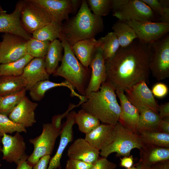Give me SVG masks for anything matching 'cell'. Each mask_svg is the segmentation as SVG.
I'll use <instances>...</instances> for the list:
<instances>
[{
    "label": "cell",
    "instance_id": "cell-48",
    "mask_svg": "<svg viewBox=\"0 0 169 169\" xmlns=\"http://www.w3.org/2000/svg\"><path fill=\"white\" fill-rule=\"evenodd\" d=\"M169 116L161 120L159 125V130L160 131L169 134Z\"/></svg>",
    "mask_w": 169,
    "mask_h": 169
},
{
    "label": "cell",
    "instance_id": "cell-14",
    "mask_svg": "<svg viewBox=\"0 0 169 169\" xmlns=\"http://www.w3.org/2000/svg\"><path fill=\"white\" fill-rule=\"evenodd\" d=\"M105 60L99 42L94 52L89 66L91 71L85 91V97L92 92L98 91L104 82L106 77Z\"/></svg>",
    "mask_w": 169,
    "mask_h": 169
},
{
    "label": "cell",
    "instance_id": "cell-7",
    "mask_svg": "<svg viewBox=\"0 0 169 169\" xmlns=\"http://www.w3.org/2000/svg\"><path fill=\"white\" fill-rule=\"evenodd\" d=\"M20 20L24 28L31 34L53 21L46 11L33 0H22Z\"/></svg>",
    "mask_w": 169,
    "mask_h": 169
},
{
    "label": "cell",
    "instance_id": "cell-41",
    "mask_svg": "<svg viewBox=\"0 0 169 169\" xmlns=\"http://www.w3.org/2000/svg\"><path fill=\"white\" fill-rule=\"evenodd\" d=\"M93 164L83 161L69 158L66 164V169H90Z\"/></svg>",
    "mask_w": 169,
    "mask_h": 169
},
{
    "label": "cell",
    "instance_id": "cell-24",
    "mask_svg": "<svg viewBox=\"0 0 169 169\" xmlns=\"http://www.w3.org/2000/svg\"><path fill=\"white\" fill-rule=\"evenodd\" d=\"M99 43L98 40L95 38L86 39L75 43L71 48L80 62L88 68L94 52Z\"/></svg>",
    "mask_w": 169,
    "mask_h": 169
},
{
    "label": "cell",
    "instance_id": "cell-30",
    "mask_svg": "<svg viewBox=\"0 0 169 169\" xmlns=\"http://www.w3.org/2000/svg\"><path fill=\"white\" fill-rule=\"evenodd\" d=\"M34 58L27 54L15 61L0 64V76H20L26 66Z\"/></svg>",
    "mask_w": 169,
    "mask_h": 169
},
{
    "label": "cell",
    "instance_id": "cell-17",
    "mask_svg": "<svg viewBox=\"0 0 169 169\" xmlns=\"http://www.w3.org/2000/svg\"><path fill=\"white\" fill-rule=\"evenodd\" d=\"M38 105V103L25 96L10 112L8 117L25 128L31 127L36 122L34 111Z\"/></svg>",
    "mask_w": 169,
    "mask_h": 169
},
{
    "label": "cell",
    "instance_id": "cell-1",
    "mask_svg": "<svg viewBox=\"0 0 169 169\" xmlns=\"http://www.w3.org/2000/svg\"><path fill=\"white\" fill-rule=\"evenodd\" d=\"M152 52L151 44L137 39L125 47H120L112 57L105 60L106 77L103 83L115 91L125 92L138 82H147Z\"/></svg>",
    "mask_w": 169,
    "mask_h": 169
},
{
    "label": "cell",
    "instance_id": "cell-21",
    "mask_svg": "<svg viewBox=\"0 0 169 169\" xmlns=\"http://www.w3.org/2000/svg\"><path fill=\"white\" fill-rule=\"evenodd\" d=\"M26 81V90H29L36 83L49 80V75L45 68L44 58H34L26 66L20 76Z\"/></svg>",
    "mask_w": 169,
    "mask_h": 169
},
{
    "label": "cell",
    "instance_id": "cell-38",
    "mask_svg": "<svg viewBox=\"0 0 169 169\" xmlns=\"http://www.w3.org/2000/svg\"><path fill=\"white\" fill-rule=\"evenodd\" d=\"M15 132L26 133L27 131L22 125L14 122L7 116L0 114V136Z\"/></svg>",
    "mask_w": 169,
    "mask_h": 169
},
{
    "label": "cell",
    "instance_id": "cell-42",
    "mask_svg": "<svg viewBox=\"0 0 169 169\" xmlns=\"http://www.w3.org/2000/svg\"><path fill=\"white\" fill-rule=\"evenodd\" d=\"M116 166V164L109 161L107 158L99 157L90 169H115Z\"/></svg>",
    "mask_w": 169,
    "mask_h": 169
},
{
    "label": "cell",
    "instance_id": "cell-20",
    "mask_svg": "<svg viewBox=\"0 0 169 169\" xmlns=\"http://www.w3.org/2000/svg\"><path fill=\"white\" fill-rule=\"evenodd\" d=\"M43 7L51 17L53 21L62 25L68 20L69 14L72 13L71 0H33Z\"/></svg>",
    "mask_w": 169,
    "mask_h": 169
},
{
    "label": "cell",
    "instance_id": "cell-44",
    "mask_svg": "<svg viewBox=\"0 0 169 169\" xmlns=\"http://www.w3.org/2000/svg\"><path fill=\"white\" fill-rule=\"evenodd\" d=\"M50 159V155L42 157L33 166V169H47Z\"/></svg>",
    "mask_w": 169,
    "mask_h": 169
},
{
    "label": "cell",
    "instance_id": "cell-46",
    "mask_svg": "<svg viewBox=\"0 0 169 169\" xmlns=\"http://www.w3.org/2000/svg\"><path fill=\"white\" fill-rule=\"evenodd\" d=\"M120 165L123 167L129 168L132 167L133 164V158L132 155L124 156L120 159Z\"/></svg>",
    "mask_w": 169,
    "mask_h": 169
},
{
    "label": "cell",
    "instance_id": "cell-51",
    "mask_svg": "<svg viewBox=\"0 0 169 169\" xmlns=\"http://www.w3.org/2000/svg\"><path fill=\"white\" fill-rule=\"evenodd\" d=\"M33 167L25 161L21 162L18 165L16 169H33Z\"/></svg>",
    "mask_w": 169,
    "mask_h": 169
},
{
    "label": "cell",
    "instance_id": "cell-27",
    "mask_svg": "<svg viewBox=\"0 0 169 169\" xmlns=\"http://www.w3.org/2000/svg\"><path fill=\"white\" fill-rule=\"evenodd\" d=\"M136 108L139 113L137 132L143 131H159V126L161 119L159 117L158 113L144 108Z\"/></svg>",
    "mask_w": 169,
    "mask_h": 169
},
{
    "label": "cell",
    "instance_id": "cell-19",
    "mask_svg": "<svg viewBox=\"0 0 169 169\" xmlns=\"http://www.w3.org/2000/svg\"><path fill=\"white\" fill-rule=\"evenodd\" d=\"M100 151L91 146L84 138L75 140L68 149L69 158L80 160L93 164L99 157Z\"/></svg>",
    "mask_w": 169,
    "mask_h": 169
},
{
    "label": "cell",
    "instance_id": "cell-5",
    "mask_svg": "<svg viewBox=\"0 0 169 169\" xmlns=\"http://www.w3.org/2000/svg\"><path fill=\"white\" fill-rule=\"evenodd\" d=\"M115 126V139L112 143L100 151V155L102 157L107 158L114 152L119 156H129L132 149L136 148L140 150L144 145L137 133L129 130L119 121Z\"/></svg>",
    "mask_w": 169,
    "mask_h": 169
},
{
    "label": "cell",
    "instance_id": "cell-12",
    "mask_svg": "<svg viewBox=\"0 0 169 169\" xmlns=\"http://www.w3.org/2000/svg\"><path fill=\"white\" fill-rule=\"evenodd\" d=\"M1 141L3 160L8 162L14 163L17 165L27 161L28 156L25 152L26 144L20 133L17 132L13 136L4 134Z\"/></svg>",
    "mask_w": 169,
    "mask_h": 169
},
{
    "label": "cell",
    "instance_id": "cell-22",
    "mask_svg": "<svg viewBox=\"0 0 169 169\" xmlns=\"http://www.w3.org/2000/svg\"><path fill=\"white\" fill-rule=\"evenodd\" d=\"M85 135L84 139L100 151L113 141L115 135V126L102 124Z\"/></svg>",
    "mask_w": 169,
    "mask_h": 169
},
{
    "label": "cell",
    "instance_id": "cell-57",
    "mask_svg": "<svg viewBox=\"0 0 169 169\" xmlns=\"http://www.w3.org/2000/svg\"></svg>",
    "mask_w": 169,
    "mask_h": 169
},
{
    "label": "cell",
    "instance_id": "cell-25",
    "mask_svg": "<svg viewBox=\"0 0 169 169\" xmlns=\"http://www.w3.org/2000/svg\"><path fill=\"white\" fill-rule=\"evenodd\" d=\"M60 86L68 87L70 90L71 94L79 97L80 100L84 99V96L76 93L74 90V87L65 80L59 83L54 82L49 80L41 81L36 83L29 90V95L33 100L39 101L43 98L47 90L54 87Z\"/></svg>",
    "mask_w": 169,
    "mask_h": 169
},
{
    "label": "cell",
    "instance_id": "cell-47",
    "mask_svg": "<svg viewBox=\"0 0 169 169\" xmlns=\"http://www.w3.org/2000/svg\"><path fill=\"white\" fill-rule=\"evenodd\" d=\"M164 161L158 162L148 166L142 165L139 162L137 165L136 167L137 169H164Z\"/></svg>",
    "mask_w": 169,
    "mask_h": 169
},
{
    "label": "cell",
    "instance_id": "cell-56",
    "mask_svg": "<svg viewBox=\"0 0 169 169\" xmlns=\"http://www.w3.org/2000/svg\"><path fill=\"white\" fill-rule=\"evenodd\" d=\"M0 43H1V42H0Z\"/></svg>",
    "mask_w": 169,
    "mask_h": 169
},
{
    "label": "cell",
    "instance_id": "cell-23",
    "mask_svg": "<svg viewBox=\"0 0 169 169\" xmlns=\"http://www.w3.org/2000/svg\"><path fill=\"white\" fill-rule=\"evenodd\" d=\"M139 162L143 165L148 166L169 159V148L144 144L140 149Z\"/></svg>",
    "mask_w": 169,
    "mask_h": 169
},
{
    "label": "cell",
    "instance_id": "cell-31",
    "mask_svg": "<svg viewBox=\"0 0 169 169\" xmlns=\"http://www.w3.org/2000/svg\"><path fill=\"white\" fill-rule=\"evenodd\" d=\"M144 144L169 148V134L157 131H143L137 132Z\"/></svg>",
    "mask_w": 169,
    "mask_h": 169
},
{
    "label": "cell",
    "instance_id": "cell-35",
    "mask_svg": "<svg viewBox=\"0 0 169 169\" xmlns=\"http://www.w3.org/2000/svg\"><path fill=\"white\" fill-rule=\"evenodd\" d=\"M25 88L16 93L0 96V114L8 116L13 109L26 96Z\"/></svg>",
    "mask_w": 169,
    "mask_h": 169
},
{
    "label": "cell",
    "instance_id": "cell-4",
    "mask_svg": "<svg viewBox=\"0 0 169 169\" xmlns=\"http://www.w3.org/2000/svg\"><path fill=\"white\" fill-rule=\"evenodd\" d=\"M61 41L64 54L61 64L58 67L53 75L64 78L76 89L80 95L84 96L90 78V70L79 61L71 47L67 42L64 40Z\"/></svg>",
    "mask_w": 169,
    "mask_h": 169
},
{
    "label": "cell",
    "instance_id": "cell-8",
    "mask_svg": "<svg viewBox=\"0 0 169 169\" xmlns=\"http://www.w3.org/2000/svg\"><path fill=\"white\" fill-rule=\"evenodd\" d=\"M152 52L149 68L152 76L158 81L169 77V35L151 44Z\"/></svg>",
    "mask_w": 169,
    "mask_h": 169
},
{
    "label": "cell",
    "instance_id": "cell-10",
    "mask_svg": "<svg viewBox=\"0 0 169 169\" xmlns=\"http://www.w3.org/2000/svg\"><path fill=\"white\" fill-rule=\"evenodd\" d=\"M134 30L137 39L146 44H151L168 34L169 23L131 20L124 21Z\"/></svg>",
    "mask_w": 169,
    "mask_h": 169
},
{
    "label": "cell",
    "instance_id": "cell-29",
    "mask_svg": "<svg viewBox=\"0 0 169 169\" xmlns=\"http://www.w3.org/2000/svg\"><path fill=\"white\" fill-rule=\"evenodd\" d=\"M25 80L20 76H0V96L18 92L26 86Z\"/></svg>",
    "mask_w": 169,
    "mask_h": 169
},
{
    "label": "cell",
    "instance_id": "cell-53",
    "mask_svg": "<svg viewBox=\"0 0 169 169\" xmlns=\"http://www.w3.org/2000/svg\"><path fill=\"white\" fill-rule=\"evenodd\" d=\"M127 169H137V168L136 167H135L134 166H132L131 167L129 168H127Z\"/></svg>",
    "mask_w": 169,
    "mask_h": 169
},
{
    "label": "cell",
    "instance_id": "cell-16",
    "mask_svg": "<svg viewBox=\"0 0 169 169\" xmlns=\"http://www.w3.org/2000/svg\"><path fill=\"white\" fill-rule=\"evenodd\" d=\"M76 112L71 111L66 116L61 130L60 138L57 151L50 159L47 169L61 168L60 160L63 153L69 143L73 139V126L75 124V115Z\"/></svg>",
    "mask_w": 169,
    "mask_h": 169
},
{
    "label": "cell",
    "instance_id": "cell-34",
    "mask_svg": "<svg viewBox=\"0 0 169 169\" xmlns=\"http://www.w3.org/2000/svg\"><path fill=\"white\" fill-rule=\"evenodd\" d=\"M98 40L105 60L112 57L120 47L118 39L113 32L108 33Z\"/></svg>",
    "mask_w": 169,
    "mask_h": 169
},
{
    "label": "cell",
    "instance_id": "cell-49",
    "mask_svg": "<svg viewBox=\"0 0 169 169\" xmlns=\"http://www.w3.org/2000/svg\"><path fill=\"white\" fill-rule=\"evenodd\" d=\"M129 0H112V10L114 11L126 3Z\"/></svg>",
    "mask_w": 169,
    "mask_h": 169
},
{
    "label": "cell",
    "instance_id": "cell-15",
    "mask_svg": "<svg viewBox=\"0 0 169 169\" xmlns=\"http://www.w3.org/2000/svg\"><path fill=\"white\" fill-rule=\"evenodd\" d=\"M22 3V0L18 1L11 13L4 10L0 13V33L15 34L28 40L32 38V34L24 28L20 20Z\"/></svg>",
    "mask_w": 169,
    "mask_h": 169
},
{
    "label": "cell",
    "instance_id": "cell-18",
    "mask_svg": "<svg viewBox=\"0 0 169 169\" xmlns=\"http://www.w3.org/2000/svg\"><path fill=\"white\" fill-rule=\"evenodd\" d=\"M120 103L121 113L119 121L130 131L137 133L139 113L137 109L128 100L124 92L116 90Z\"/></svg>",
    "mask_w": 169,
    "mask_h": 169
},
{
    "label": "cell",
    "instance_id": "cell-28",
    "mask_svg": "<svg viewBox=\"0 0 169 169\" xmlns=\"http://www.w3.org/2000/svg\"><path fill=\"white\" fill-rule=\"evenodd\" d=\"M112 28L118 39L120 47H125L137 39L134 29L124 21L118 20L113 24Z\"/></svg>",
    "mask_w": 169,
    "mask_h": 169
},
{
    "label": "cell",
    "instance_id": "cell-37",
    "mask_svg": "<svg viewBox=\"0 0 169 169\" xmlns=\"http://www.w3.org/2000/svg\"><path fill=\"white\" fill-rule=\"evenodd\" d=\"M159 17L160 22L169 23V0H141Z\"/></svg>",
    "mask_w": 169,
    "mask_h": 169
},
{
    "label": "cell",
    "instance_id": "cell-52",
    "mask_svg": "<svg viewBox=\"0 0 169 169\" xmlns=\"http://www.w3.org/2000/svg\"><path fill=\"white\" fill-rule=\"evenodd\" d=\"M1 140H2L1 137L0 136V152H1V150H2V147L1 146V143H2Z\"/></svg>",
    "mask_w": 169,
    "mask_h": 169
},
{
    "label": "cell",
    "instance_id": "cell-45",
    "mask_svg": "<svg viewBox=\"0 0 169 169\" xmlns=\"http://www.w3.org/2000/svg\"><path fill=\"white\" fill-rule=\"evenodd\" d=\"M158 114L160 118L162 119L169 116V102L165 103L159 105Z\"/></svg>",
    "mask_w": 169,
    "mask_h": 169
},
{
    "label": "cell",
    "instance_id": "cell-55",
    "mask_svg": "<svg viewBox=\"0 0 169 169\" xmlns=\"http://www.w3.org/2000/svg\"><path fill=\"white\" fill-rule=\"evenodd\" d=\"M1 166V164L0 163V166Z\"/></svg>",
    "mask_w": 169,
    "mask_h": 169
},
{
    "label": "cell",
    "instance_id": "cell-3",
    "mask_svg": "<svg viewBox=\"0 0 169 169\" xmlns=\"http://www.w3.org/2000/svg\"><path fill=\"white\" fill-rule=\"evenodd\" d=\"M115 90L103 83L99 90L90 93L81 105V109L97 118L103 124L115 126L121 113Z\"/></svg>",
    "mask_w": 169,
    "mask_h": 169
},
{
    "label": "cell",
    "instance_id": "cell-13",
    "mask_svg": "<svg viewBox=\"0 0 169 169\" xmlns=\"http://www.w3.org/2000/svg\"><path fill=\"white\" fill-rule=\"evenodd\" d=\"M125 92L128 100L136 107L147 108L158 113L159 105L145 82H138Z\"/></svg>",
    "mask_w": 169,
    "mask_h": 169
},
{
    "label": "cell",
    "instance_id": "cell-43",
    "mask_svg": "<svg viewBox=\"0 0 169 169\" xmlns=\"http://www.w3.org/2000/svg\"><path fill=\"white\" fill-rule=\"evenodd\" d=\"M153 95L159 98H163L168 93V89L167 85L163 83H159L155 84L151 90Z\"/></svg>",
    "mask_w": 169,
    "mask_h": 169
},
{
    "label": "cell",
    "instance_id": "cell-50",
    "mask_svg": "<svg viewBox=\"0 0 169 169\" xmlns=\"http://www.w3.org/2000/svg\"><path fill=\"white\" fill-rule=\"evenodd\" d=\"M72 6V13L73 14H75L76 13L77 11L79 6L80 7L82 0H71Z\"/></svg>",
    "mask_w": 169,
    "mask_h": 169
},
{
    "label": "cell",
    "instance_id": "cell-54",
    "mask_svg": "<svg viewBox=\"0 0 169 169\" xmlns=\"http://www.w3.org/2000/svg\"><path fill=\"white\" fill-rule=\"evenodd\" d=\"M3 11L4 10H3V8L1 7V6L0 4V13Z\"/></svg>",
    "mask_w": 169,
    "mask_h": 169
},
{
    "label": "cell",
    "instance_id": "cell-6",
    "mask_svg": "<svg viewBox=\"0 0 169 169\" xmlns=\"http://www.w3.org/2000/svg\"><path fill=\"white\" fill-rule=\"evenodd\" d=\"M61 131L55 129L51 123L44 124L41 134L33 139L29 140L33 145V151L28 156L27 161L32 166L39 159L46 155H50L52 153L56 140L60 135Z\"/></svg>",
    "mask_w": 169,
    "mask_h": 169
},
{
    "label": "cell",
    "instance_id": "cell-11",
    "mask_svg": "<svg viewBox=\"0 0 169 169\" xmlns=\"http://www.w3.org/2000/svg\"><path fill=\"white\" fill-rule=\"evenodd\" d=\"M0 45V64L17 60L27 54V40L20 36L8 33L2 35Z\"/></svg>",
    "mask_w": 169,
    "mask_h": 169
},
{
    "label": "cell",
    "instance_id": "cell-33",
    "mask_svg": "<svg viewBox=\"0 0 169 169\" xmlns=\"http://www.w3.org/2000/svg\"><path fill=\"white\" fill-rule=\"evenodd\" d=\"M75 122L77 124L79 131L85 135L100 124V121L97 118L82 109L76 112Z\"/></svg>",
    "mask_w": 169,
    "mask_h": 169
},
{
    "label": "cell",
    "instance_id": "cell-36",
    "mask_svg": "<svg viewBox=\"0 0 169 169\" xmlns=\"http://www.w3.org/2000/svg\"><path fill=\"white\" fill-rule=\"evenodd\" d=\"M50 43L49 41H41L32 38L27 42V54L33 58H44Z\"/></svg>",
    "mask_w": 169,
    "mask_h": 169
},
{
    "label": "cell",
    "instance_id": "cell-2",
    "mask_svg": "<svg viewBox=\"0 0 169 169\" xmlns=\"http://www.w3.org/2000/svg\"><path fill=\"white\" fill-rule=\"evenodd\" d=\"M104 28L102 17L92 13L86 0H83L77 13L62 24L60 40L71 47L79 41L94 38Z\"/></svg>",
    "mask_w": 169,
    "mask_h": 169
},
{
    "label": "cell",
    "instance_id": "cell-32",
    "mask_svg": "<svg viewBox=\"0 0 169 169\" xmlns=\"http://www.w3.org/2000/svg\"><path fill=\"white\" fill-rule=\"evenodd\" d=\"M61 25L52 21L32 33V38L43 41L51 42L61 37Z\"/></svg>",
    "mask_w": 169,
    "mask_h": 169
},
{
    "label": "cell",
    "instance_id": "cell-9",
    "mask_svg": "<svg viewBox=\"0 0 169 169\" xmlns=\"http://www.w3.org/2000/svg\"><path fill=\"white\" fill-rule=\"evenodd\" d=\"M113 12V16L123 21L135 20L160 22L159 16L141 0H129L126 3Z\"/></svg>",
    "mask_w": 169,
    "mask_h": 169
},
{
    "label": "cell",
    "instance_id": "cell-26",
    "mask_svg": "<svg viewBox=\"0 0 169 169\" xmlns=\"http://www.w3.org/2000/svg\"><path fill=\"white\" fill-rule=\"evenodd\" d=\"M63 50L62 43L60 40L56 39L51 42L44 58L46 69L49 75L54 73L58 67L59 62L62 61Z\"/></svg>",
    "mask_w": 169,
    "mask_h": 169
},
{
    "label": "cell",
    "instance_id": "cell-40",
    "mask_svg": "<svg viewBox=\"0 0 169 169\" xmlns=\"http://www.w3.org/2000/svg\"><path fill=\"white\" fill-rule=\"evenodd\" d=\"M84 102V101L80 100L77 105L70 103L67 110L62 114H58L54 115L52 119L51 124L54 127L59 131H61L63 124L61 122L62 119L66 117L71 110L74 108L77 107Z\"/></svg>",
    "mask_w": 169,
    "mask_h": 169
},
{
    "label": "cell",
    "instance_id": "cell-39",
    "mask_svg": "<svg viewBox=\"0 0 169 169\" xmlns=\"http://www.w3.org/2000/svg\"><path fill=\"white\" fill-rule=\"evenodd\" d=\"M86 1L90 11L98 16H106L112 10V0H88Z\"/></svg>",
    "mask_w": 169,
    "mask_h": 169
}]
</instances>
